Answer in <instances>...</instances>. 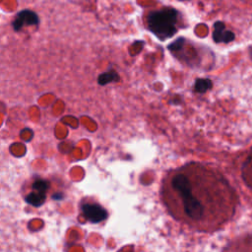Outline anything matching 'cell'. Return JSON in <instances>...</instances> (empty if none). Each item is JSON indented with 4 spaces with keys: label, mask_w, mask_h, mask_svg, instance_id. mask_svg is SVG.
<instances>
[{
    "label": "cell",
    "mask_w": 252,
    "mask_h": 252,
    "mask_svg": "<svg viewBox=\"0 0 252 252\" xmlns=\"http://www.w3.org/2000/svg\"><path fill=\"white\" fill-rule=\"evenodd\" d=\"M161 199L170 216L202 232H213L235 214L238 196L216 168L189 162L170 170L161 185Z\"/></svg>",
    "instance_id": "6da1fadb"
},
{
    "label": "cell",
    "mask_w": 252,
    "mask_h": 252,
    "mask_svg": "<svg viewBox=\"0 0 252 252\" xmlns=\"http://www.w3.org/2000/svg\"><path fill=\"white\" fill-rule=\"evenodd\" d=\"M179 17L178 11L173 8L153 11L147 17V27L156 36L163 40L176 33Z\"/></svg>",
    "instance_id": "7a4b0ae2"
},
{
    "label": "cell",
    "mask_w": 252,
    "mask_h": 252,
    "mask_svg": "<svg viewBox=\"0 0 252 252\" xmlns=\"http://www.w3.org/2000/svg\"><path fill=\"white\" fill-rule=\"evenodd\" d=\"M49 188V183L43 179H37L32 184V191L27 195L26 201L34 207H39L43 204L46 197V192Z\"/></svg>",
    "instance_id": "3957f363"
},
{
    "label": "cell",
    "mask_w": 252,
    "mask_h": 252,
    "mask_svg": "<svg viewBox=\"0 0 252 252\" xmlns=\"http://www.w3.org/2000/svg\"><path fill=\"white\" fill-rule=\"evenodd\" d=\"M83 217L93 223H97L107 218L106 210L97 203L87 202L81 206Z\"/></svg>",
    "instance_id": "277c9868"
},
{
    "label": "cell",
    "mask_w": 252,
    "mask_h": 252,
    "mask_svg": "<svg viewBox=\"0 0 252 252\" xmlns=\"http://www.w3.org/2000/svg\"><path fill=\"white\" fill-rule=\"evenodd\" d=\"M38 23V19L35 13L32 11H22L21 13L18 14L16 17L13 27L16 31L21 30L25 25H36Z\"/></svg>",
    "instance_id": "5b68a950"
},
{
    "label": "cell",
    "mask_w": 252,
    "mask_h": 252,
    "mask_svg": "<svg viewBox=\"0 0 252 252\" xmlns=\"http://www.w3.org/2000/svg\"><path fill=\"white\" fill-rule=\"evenodd\" d=\"M213 37L216 42H229L234 39V33L225 30L222 22H216L214 25Z\"/></svg>",
    "instance_id": "8992f818"
},
{
    "label": "cell",
    "mask_w": 252,
    "mask_h": 252,
    "mask_svg": "<svg viewBox=\"0 0 252 252\" xmlns=\"http://www.w3.org/2000/svg\"><path fill=\"white\" fill-rule=\"evenodd\" d=\"M242 178L244 182L252 188V149L249 152L248 156L242 166Z\"/></svg>",
    "instance_id": "52a82bcc"
},
{
    "label": "cell",
    "mask_w": 252,
    "mask_h": 252,
    "mask_svg": "<svg viewBox=\"0 0 252 252\" xmlns=\"http://www.w3.org/2000/svg\"><path fill=\"white\" fill-rule=\"evenodd\" d=\"M116 76V73L114 72H109V73H104L98 77V82L100 85H104L106 83H109L114 80V77Z\"/></svg>",
    "instance_id": "ba28073f"
}]
</instances>
